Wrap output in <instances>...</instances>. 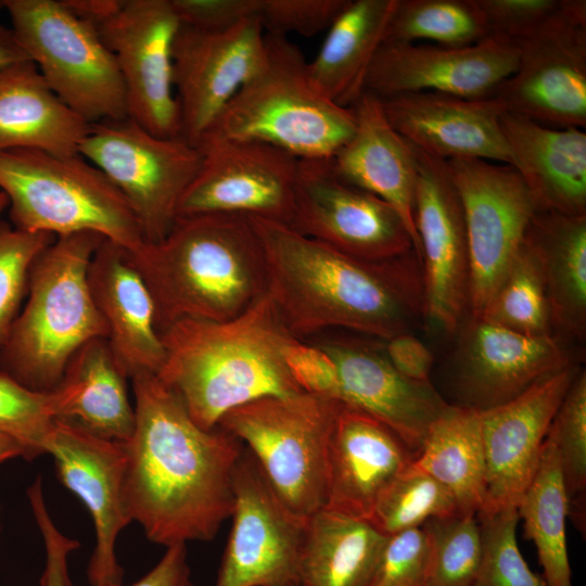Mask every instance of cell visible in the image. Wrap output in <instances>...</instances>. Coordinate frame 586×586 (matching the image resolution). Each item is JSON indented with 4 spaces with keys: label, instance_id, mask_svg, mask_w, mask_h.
<instances>
[{
    "label": "cell",
    "instance_id": "836d02e7",
    "mask_svg": "<svg viewBox=\"0 0 586 586\" xmlns=\"http://www.w3.org/2000/svg\"><path fill=\"white\" fill-rule=\"evenodd\" d=\"M412 462L454 495L460 513L476 514L486 495L482 410L448 405Z\"/></svg>",
    "mask_w": 586,
    "mask_h": 586
},
{
    "label": "cell",
    "instance_id": "7c38bea8",
    "mask_svg": "<svg viewBox=\"0 0 586 586\" xmlns=\"http://www.w3.org/2000/svg\"><path fill=\"white\" fill-rule=\"evenodd\" d=\"M458 192L469 254V304L479 317L523 245L536 206L510 165L476 158L446 161Z\"/></svg>",
    "mask_w": 586,
    "mask_h": 586
},
{
    "label": "cell",
    "instance_id": "9f6ffc18",
    "mask_svg": "<svg viewBox=\"0 0 586 586\" xmlns=\"http://www.w3.org/2000/svg\"><path fill=\"white\" fill-rule=\"evenodd\" d=\"M296 586H300V585H296Z\"/></svg>",
    "mask_w": 586,
    "mask_h": 586
},
{
    "label": "cell",
    "instance_id": "f35d334b",
    "mask_svg": "<svg viewBox=\"0 0 586 586\" xmlns=\"http://www.w3.org/2000/svg\"><path fill=\"white\" fill-rule=\"evenodd\" d=\"M421 527L428 542L424 586H472L482 556L476 514L458 512Z\"/></svg>",
    "mask_w": 586,
    "mask_h": 586
},
{
    "label": "cell",
    "instance_id": "e0dca14e",
    "mask_svg": "<svg viewBox=\"0 0 586 586\" xmlns=\"http://www.w3.org/2000/svg\"><path fill=\"white\" fill-rule=\"evenodd\" d=\"M514 73L494 97L506 112L552 127L586 126V2L517 42Z\"/></svg>",
    "mask_w": 586,
    "mask_h": 586
},
{
    "label": "cell",
    "instance_id": "f6af8a7d",
    "mask_svg": "<svg viewBox=\"0 0 586 586\" xmlns=\"http://www.w3.org/2000/svg\"><path fill=\"white\" fill-rule=\"evenodd\" d=\"M347 0H262L259 17L266 34L314 37L328 30Z\"/></svg>",
    "mask_w": 586,
    "mask_h": 586
},
{
    "label": "cell",
    "instance_id": "d590c367",
    "mask_svg": "<svg viewBox=\"0 0 586 586\" xmlns=\"http://www.w3.org/2000/svg\"><path fill=\"white\" fill-rule=\"evenodd\" d=\"M489 37L476 0H398L385 41L466 47Z\"/></svg>",
    "mask_w": 586,
    "mask_h": 586
},
{
    "label": "cell",
    "instance_id": "83f0119b",
    "mask_svg": "<svg viewBox=\"0 0 586 586\" xmlns=\"http://www.w3.org/2000/svg\"><path fill=\"white\" fill-rule=\"evenodd\" d=\"M500 125L537 211L586 215V132L505 112Z\"/></svg>",
    "mask_w": 586,
    "mask_h": 586
},
{
    "label": "cell",
    "instance_id": "ac0fdd59",
    "mask_svg": "<svg viewBox=\"0 0 586 586\" xmlns=\"http://www.w3.org/2000/svg\"><path fill=\"white\" fill-rule=\"evenodd\" d=\"M415 224L423 265L424 317L458 329L469 304V254L461 202L447 163L415 148Z\"/></svg>",
    "mask_w": 586,
    "mask_h": 586
},
{
    "label": "cell",
    "instance_id": "681fc988",
    "mask_svg": "<svg viewBox=\"0 0 586 586\" xmlns=\"http://www.w3.org/2000/svg\"><path fill=\"white\" fill-rule=\"evenodd\" d=\"M182 25L225 29L259 15L262 0H170Z\"/></svg>",
    "mask_w": 586,
    "mask_h": 586
},
{
    "label": "cell",
    "instance_id": "60d3db41",
    "mask_svg": "<svg viewBox=\"0 0 586 586\" xmlns=\"http://www.w3.org/2000/svg\"><path fill=\"white\" fill-rule=\"evenodd\" d=\"M73 392L65 383L51 392L31 391L0 371V431L24 446L25 459L46 454L54 422Z\"/></svg>",
    "mask_w": 586,
    "mask_h": 586
},
{
    "label": "cell",
    "instance_id": "8992f818",
    "mask_svg": "<svg viewBox=\"0 0 586 586\" xmlns=\"http://www.w3.org/2000/svg\"><path fill=\"white\" fill-rule=\"evenodd\" d=\"M265 40L262 68L203 138L259 141L298 160H331L354 132L352 107L337 105L315 88L308 62L286 36L266 34Z\"/></svg>",
    "mask_w": 586,
    "mask_h": 586
},
{
    "label": "cell",
    "instance_id": "bcb514c9",
    "mask_svg": "<svg viewBox=\"0 0 586 586\" xmlns=\"http://www.w3.org/2000/svg\"><path fill=\"white\" fill-rule=\"evenodd\" d=\"M428 542L422 527L387 536L369 586H424Z\"/></svg>",
    "mask_w": 586,
    "mask_h": 586
},
{
    "label": "cell",
    "instance_id": "816d5d0a",
    "mask_svg": "<svg viewBox=\"0 0 586 586\" xmlns=\"http://www.w3.org/2000/svg\"><path fill=\"white\" fill-rule=\"evenodd\" d=\"M130 586H193L186 544L167 547L158 563Z\"/></svg>",
    "mask_w": 586,
    "mask_h": 586
},
{
    "label": "cell",
    "instance_id": "f1b7e54d",
    "mask_svg": "<svg viewBox=\"0 0 586 586\" xmlns=\"http://www.w3.org/2000/svg\"><path fill=\"white\" fill-rule=\"evenodd\" d=\"M90 128L51 90L30 60L0 69V151L76 155Z\"/></svg>",
    "mask_w": 586,
    "mask_h": 586
},
{
    "label": "cell",
    "instance_id": "7bdbcfd3",
    "mask_svg": "<svg viewBox=\"0 0 586 586\" xmlns=\"http://www.w3.org/2000/svg\"><path fill=\"white\" fill-rule=\"evenodd\" d=\"M54 239L49 233L16 229L0 219V347L27 295L33 263Z\"/></svg>",
    "mask_w": 586,
    "mask_h": 586
},
{
    "label": "cell",
    "instance_id": "d6986e66",
    "mask_svg": "<svg viewBox=\"0 0 586 586\" xmlns=\"http://www.w3.org/2000/svg\"><path fill=\"white\" fill-rule=\"evenodd\" d=\"M46 454L52 456L60 482L87 507L95 530L88 578L92 586H119L124 571L115 546L132 520L126 496L125 443L104 440L55 420Z\"/></svg>",
    "mask_w": 586,
    "mask_h": 586
},
{
    "label": "cell",
    "instance_id": "db71d44e",
    "mask_svg": "<svg viewBox=\"0 0 586 586\" xmlns=\"http://www.w3.org/2000/svg\"><path fill=\"white\" fill-rule=\"evenodd\" d=\"M20 456L26 457L24 446L12 435L0 431V462Z\"/></svg>",
    "mask_w": 586,
    "mask_h": 586
},
{
    "label": "cell",
    "instance_id": "3957f363",
    "mask_svg": "<svg viewBox=\"0 0 586 586\" xmlns=\"http://www.w3.org/2000/svg\"><path fill=\"white\" fill-rule=\"evenodd\" d=\"M161 336L165 359L156 375L203 429L217 426L228 411L252 400L304 393L284 360L296 337L268 292L238 317L180 319Z\"/></svg>",
    "mask_w": 586,
    "mask_h": 586
},
{
    "label": "cell",
    "instance_id": "4316f807",
    "mask_svg": "<svg viewBox=\"0 0 586 586\" xmlns=\"http://www.w3.org/2000/svg\"><path fill=\"white\" fill-rule=\"evenodd\" d=\"M351 107L354 132L331 158L333 168L342 179L382 199L399 214L420 262L413 148L393 128L379 97L364 92Z\"/></svg>",
    "mask_w": 586,
    "mask_h": 586
},
{
    "label": "cell",
    "instance_id": "e575fe53",
    "mask_svg": "<svg viewBox=\"0 0 586 586\" xmlns=\"http://www.w3.org/2000/svg\"><path fill=\"white\" fill-rule=\"evenodd\" d=\"M517 509L525 537L536 547L547 586H573L566 544L569 500L558 449L548 434L536 474Z\"/></svg>",
    "mask_w": 586,
    "mask_h": 586
},
{
    "label": "cell",
    "instance_id": "603a6c76",
    "mask_svg": "<svg viewBox=\"0 0 586 586\" xmlns=\"http://www.w3.org/2000/svg\"><path fill=\"white\" fill-rule=\"evenodd\" d=\"M393 128L411 145L441 160L476 158L513 167L496 97L469 99L420 91L380 98Z\"/></svg>",
    "mask_w": 586,
    "mask_h": 586
},
{
    "label": "cell",
    "instance_id": "cb8c5ba5",
    "mask_svg": "<svg viewBox=\"0 0 586 586\" xmlns=\"http://www.w3.org/2000/svg\"><path fill=\"white\" fill-rule=\"evenodd\" d=\"M413 459L390 428L341 403L327 449L323 508L369 520L380 495Z\"/></svg>",
    "mask_w": 586,
    "mask_h": 586
},
{
    "label": "cell",
    "instance_id": "b9f144b4",
    "mask_svg": "<svg viewBox=\"0 0 586 586\" xmlns=\"http://www.w3.org/2000/svg\"><path fill=\"white\" fill-rule=\"evenodd\" d=\"M482 538V556L472 586H547L534 573L517 542V508L476 513Z\"/></svg>",
    "mask_w": 586,
    "mask_h": 586
},
{
    "label": "cell",
    "instance_id": "7402d4cb",
    "mask_svg": "<svg viewBox=\"0 0 586 586\" xmlns=\"http://www.w3.org/2000/svg\"><path fill=\"white\" fill-rule=\"evenodd\" d=\"M320 346L334 360L342 404L357 408L390 428L416 457L432 423L448 407L430 381L403 375L384 348L349 337H321Z\"/></svg>",
    "mask_w": 586,
    "mask_h": 586
},
{
    "label": "cell",
    "instance_id": "5b68a950",
    "mask_svg": "<svg viewBox=\"0 0 586 586\" xmlns=\"http://www.w3.org/2000/svg\"><path fill=\"white\" fill-rule=\"evenodd\" d=\"M104 238L91 231L56 237L35 259L27 300L0 347V371L36 392L62 382L74 354L107 336L88 283L90 260Z\"/></svg>",
    "mask_w": 586,
    "mask_h": 586
},
{
    "label": "cell",
    "instance_id": "c3c4849f",
    "mask_svg": "<svg viewBox=\"0 0 586 586\" xmlns=\"http://www.w3.org/2000/svg\"><path fill=\"white\" fill-rule=\"evenodd\" d=\"M27 495L46 548V566L40 586H73L68 574V556L79 547V543L63 535L52 522L40 480L31 484Z\"/></svg>",
    "mask_w": 586,
    "mask_h": 586
},
{
    "label": "cell",
    "instance_id": "484cf974",
    "mask_svg": "<svg viewBox=\"0 0 586 586\" xmlns=\"http://www.w3.org/2000/svg\"><path fill=\"white\" fill-rule=\"evenodd\" d=\"M88 283L107 329L106 340L127 377L157 374L165 349L155 304L128 252L104 239L90 260Z\"/></svg>",
    "mask_w": 586,
    "mask_h": 586
},
{
    "label": "cell",
    "instance_id": "52a82bcc",
    "mask_svg": "<svg viewBox=\"0 0 586 586\" xmlns=\"http://www.w3.org/2000/svg\"><path fill=\"white\" fill-rule=\"evenodd\" d=\"M0 191L16 229L56 237L91 231L130 254L144 245L129 203L113 182L79 154L0 151Z\"/></svg>",
    "mask_w": 586,
    "mask_h": 586
},
{
    "label": "cell",
    "instance_id": "ab89813d",
    "mask_svg": "<svg viewBox=\"0 0 586 586\" xmlns=\"http://www.w3.org/2000/svg\"><path fill=\"white\" fill-rule=\"evenodd\" d=\"M569 500V518L586 528V372L578 370L551 422Z\"/></svg>",
    "mask_w": 586,
    "mask_h": 586
},
{
    "label": "cell",
    "instance_id": "f907efd6",
    "mask_svg": "<svg viewBox=\"0 0 586 586\" xmlns=\"http://www.w3.org/2000/svg\"><path fill=\"white\" fill-rule=\"evenodd\" d=\"M384 352L391 364L410 380L429 381L433 365L430 349L410 332L402 333L386 341Z\"/></svg>",
    "mask_w": 586,
    "mask_h": 586
},
{
    "label": "cell",
    "instance_id": "f546056e",
    "mask_svg": "<svg viewBox=\"0 0 586 586\" xmlns=\"http://www.w3.org/2000/svg\"><path fill=\"white\" fill-rule=\"evenodd\" d=\"M398 0H347L307 68L327 99L351 107L365 92L370 65L385 40Z\"/></svg>",
    "mask_w": 586,
    "mask_h": 586
},
{
    "label": "cell",
    "instance_id": "4dcf8cb0",
    "mask_svg": "<svg viewBox=\"0 0 586 586\" xmlns=\"http://www.w3.org/2000/svg\"><path fill=\"white\" fill-rule=\"evenodd\" d=\"M128 379L105 337L87 342L65 369L62 381L75 392L56 420L104 440L129 442L136 415Z\"/></svg>",
    "mask_w": 586,
    "mask_h": 586
},
{
    "label": "cell",
    "instance_id": "5bb4252c",
    "mask_svg": "<svg viewBox=\"0 0 586 586\" xmlns=\"http://www.w3.org/2000/svg\"><path fill=\"white\" fill-rule=\"evenodd\" d=\"M201 168L182 195L177 217L234 214L289 225L300 160L270 144L205 137Z\"/></svg>",
    "mask_w": 586,
    "mask_h": 586
},
{
    "label": "cell",
    "instance_id": "8fae6325",
    "mask_svg": "<svg viewBox=\"0 0 586 586\" xmlns=\"http://www.w3.org/2000/svg\"><path fill=\"white\" fill-rule=\"evenodd\" d=\"M79 155L97 166L133 211L146 243L162 240L203 155L182 137H158L129 117L91 124Z\"/></svg>",
    "mask_w": 586,
    "mask_h": 586
},
{
    "label": "cell",
    "instance_id": "ffe728a7",
    "mask_svg": "<svg viewBox=\"0 0 586 586\" xmlns=\"http://www.w3.org/2000/svg\"><path fill=\"white\" fill-rule=\"evenodd\" d=\"M518 61L517 46L496 37L466 47L385 41L370 65L365 92L379 98L420 91L489 98Z\"/></svg>",
    "mask_w": 586,
    "mask_h": 586
},
{
    "label": "cell",
    "instance_id": "9a60e30c",
    "mask_svg": "<svg viewBox=\"0 0 586 586\" xmlns=\"http://www.w3.org/2000/svg\"><path fill=\"white\" fill-rule=\"evenodd\" d=\"M232 527L215 586H296L307 519L291 511L244 447L233 475Z\"/></svg>",
    "mask_w": 586,
    "mask_h": 586
},
{
    "label": "cell",
    "instance_id": "277c9868",
    "mask_svg": "<svg viewBox=\"0 0 586 586\" xmlns=\"http://www.w3.org/2000/svg\"><path fill=\"white\" fill-rule=\"evenodd\" d=\"M128 255L150 289L160 333L186 318L232 319L268 292L262 245L246 216L177 217L162 240Z\"/></svg>",
    "mask_w": 586,
    "mask_h": 586
},
{
    "label": "cell",
    "instance_id": "11a10c76",
    "mask_svg": "<svg viewBox=\"0 0 586 586\" xmlns=\"http://www.w3.org/2000/svg\"><path fill=\"white\" fill-rule=\"evenodd\" d=\"M9 206V200L7 195L0 191V214Z\"/></svg>",
    "mask_w": 586,
    "mask_h": 586
},
{
    "label": "cell",
    "instance_id": "f5cc1de1",
    "mask_svg": "<svg viewBox=\"0 0 586 586\" xmlns=\"http://www.w3.org/2000/svg\"><path fill=\"white\" fill-rule=\"evenodd\" d=\"M3 7V1H0ZM29 60L11 27L0 23V69L21 61Z\"/></svg>",
    "mask_w": 586,
    "mask_h": 586
},
{
    "label": "cell",
    "instance_id": "9c48e42d",
    "mask_svg": "<svg viewBox=\"0 0 586 586\" xmlns=\"http://www.w3.org/2000/svg\"><path fill=\"white\" fill-rule=\"evenodd\" d=\"M11 28L51 90L89 124L128 117L115 58L65 0H4Z\"/></svg>",
    "mask_w": 586,
    "mask_h": 586
},
{
    "label": "cell",
    "instance_id": "ee69618b",
    "mask_svg": "<svg viewBox=\"0 0 586 586\" xmlns=\"http://www.w3.org/2000/svg\"><path fill=\"white\" fill-rule=\"evenodd\" d=\"M585 0H476L489 37L513 44L572 13Z\"/></svg>",
    "mask_w": 586,
    "mask_h": 586
},
{
    "label": "cell",
    "instance_id": "7a4b0ae2",
    "mask_svg": "<svg viewBox=\"0 0 586 586\" xmlns=\"http://www.w3.org/2000/svg\"><path fill=\"white\" fill-rule=\"evenodd\" d=\"M247 218L262 245L268 293L296 339L343 328L387 341L409 332L424 316L422 273L413 251L368 262L289 225Z\"/></svg>",
    "mask_w": 586,
    "mask_h": 586
},
{
    "label": "cell",
    "instance_id": "4fadbf2b",
    "mask_svg": "<svg viewBox=\"0 0 586 586\" xmlns=\"http://www.w3.org/2000/svg\"><path fill=\"white\" fill-rule=\"evenodd\" d=\"M289 226L348 256L385 262L412 251L399 214L334 170L331 160H300Z\"/></svg>",
    "mask_w": 586,
    "mask_h": 586
},
{
    "label": "cell",
    "instance_id": "ba28073f",
    "mask_svg": "<svg viewBox=\"0 0 586 586\" xmlns=\"http://www.w3.org/2000/svg\"><path fill=\"white\" fill-rule=\"evenodd\" d=\"M340 404L307 393L266 396L231 409L217 425L252 454L284 505L308 519L326 504L327 449Z\"/></svg>",
    "mask_w": 586,
    "mask_h": 586
},
{
    "label": "cell",
    "instance_id": "d4e9b609",
    "mask_svg": "<svg viewBox=\"0 0 586 586\" xmlns=\"http://www.w3.org/2000/svg\"><path fill=\"white\" fill-rule=\"evenodd\" d=\"M571 365L550 334H524L472 317L458 352L460 387L468 406L482 410L515 397Z\"/></svg>",
    "mask_w": 586,
    "mask_h": 586
},
{
    "label": "cell",
    "instance_id": "44dd1931",
    "mask_svg": "<svg viewBox=\"0 0 586 586\" xmlns=\"http://www.w3.org/2000/svg\"><path fill=\"white\" fill-rule=\"evenodd\" d=\"M578 370L571 365L500 405L481 409L486 487L481 511L518 507L536 474L551 422Z\"/></svg>",
    "mask_w": 586,
    "mask_h": 586
},
{
    "label": "cell",
    "instance_id": "6da1fadb",
    "mask_svg": "<svg viewBox=\"0 0 586 586\" xmlns=\"http://www.w3.org/2000/svg\"><path fill=\"white\" fill-rule=\"evenodd\" d=\"M130 381L136 423L125 443V496L131 520L166 547L213 539L232 514L244 445L218 425H198L156 374L138 372Z\"/></svg>",
    "mask_w": 586,
    "mask_h": 586
},
{
    "label": "cell",
    "instance_id": "8d00e7d4",
    "mask_svg": "<svg viewBox=\"0 0 586 586\" xmlns=\"http://www.w3.org/2000/svg\"><path fill=\"white\" fill-rule=\"evenodd\" d=\"M475 318L524 334H549L545 281L538 258L525 239L501 284Z\"/></svg>",
    "mask_w": 586,
    "mask_h": 586
},
{
    "label": "cell",
    "instance_id": "74e56055",
    "mask_svg": "<svg viewBox=\"0 0 586 586\" xmlns=\"http://www.w3.org/2000/svg\"><path fill=\"white\" fill-rule=\"evenodd\" d=\"M458 512L454 495L411 462L380 495L368 521L390 536Z\"/></svg>",
    "mask_w": 586,
    "mask_h": 586
},
{
    "label": "cell",
    "instance_id": "1f68e13d",
    "mask_svg": "<svg viewBox=\"0 0 586 586\" xmlns=\"http://www.w3.org/2000/svg\"><path fill=\"white\" fill-rule=\"evenodd\" d=\"M525 241L540 264L550 322L584 339L586 330V215L536 211Z\"/></svg>",
    "mask_w": 586,
    "mask_h": 586
},
{
    "label": "cell",
    "instance_id": "7dc6e473",
    "mask_svg": "<svg viewBox=\"0 0 586 586\" xmlns=\"http://www.w3.org/2000/svg\"><path fill=\"white\" fill-rule=\"evenodd\" d=\"M284 360L290 374L302 392L340 402L341 385L337 367L332 357L320 346L293 339L285 347Z\"/></svg>",
    "mask_w": 586,
    "mask_h": 586
},
{
    "label": "cell",
    "instance_id": "30bf717a",
    "mask_svg": "<svg viewBox=\"0 0 586 586\" xmlns=\"http://www.w3.org/2000/svg\"><path fill=\"white\" fill-rule=\"evenodd\" d=\"M65 2L95 27L113 53L125 87L128 117L155 136L179 137L173 43L180 23L170 0Z\"/></svg>",
    "mask_w": 586,
    "mask_h": 586
},
{
    "label": "cell",
    "instance_id": "2e32d148",
    "mask_svg": "<svg viewBox=\"0 0 586 586\" xmlns=\"http://www.w3.org/2000/svg\"><path fill=\"white\" fill-rule=\"evenodd\" d=\"M265 36L259 15L225 29L179 25L173 43V81L183 139L198 145L229 101L262 68Z\"/></svg>",
    "mask_w": 586,
    "mask_h": 586
},
{
    "label": "cell",
    "instance_id": "d6a6232c",
    "mask_svg": "<svg viewBox=\"0 0 586 586\" xmlns=\"http://www.w3.org/2000/svg\"><path fill=\"white\" fill-rule=\"evenodd\" d=\"M386 540L366 519L320 509L307 519L300 586H369Z\"/></svg>",
    "mask_w": 586,
    "mask_h": 586
}]
</instances>
